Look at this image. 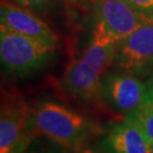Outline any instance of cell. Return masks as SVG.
Segmentation results:
<instances>
[{
	"mask_svg": "<svg viewBox=\"0 0 153 153\" xmlns=\"http://www.w3.org/2000/svg\"><path fill=\"white\" fill-rule=\"evenodd\" d=\"M114 65L123 73L137 77L153 73V22L121 39L117 44Z\"/></svg>",
	"mask_w": 153,
	"mask_h": 153,
	"instance_id": "5",
	"label": "cell"
},
{
	"mask_svg": "<svg viewBox=\"0 0 153 153\" xmlns=\"http://www.w3.org/2000/svg\"><path fill=\"white\" fill-rule=\"evenodd\" d=\"M14 4L27 8L32 11H45L49 10L57 2V0H9Z\"/></svg>",
	"mask_w": 153,
	"mask_h": 153,
	"instance_id": "11",
	"label": "cell"
},
{
	"mask_svg": "<svg viewBox=\"0 0 153 153\" xmlns=\"http://www.w3.org/2000/svg\"><path fill=\"white\" fill-rule=\"evenodd\" d=\"M76 153H114L105 144L102 145H94V146H88V148H81L77 150Z\"/></svg>",
	"mask_w": 153,
	"mask_h": 153,
	"instance_id": "14",
	"label": "cell"
},
{
	"mask_svg": "<svg viewBox=\"0 0 153 153\" xmlns=\"http://www.w3.org/2000/svg\"><path fill=\"white\" fill-rule=\"evenodd\" d=\"M31 109L14 92H6L0 109V153H26L34 140L30 127Z\"/></svg>",
	"mask_w": 153,
	"mask_h": 153,
	"instance_id": "4",
	"label": "cell"
},
{
	"mask_svg": "<svg viewBox=\"0 0 153 153\" xmlns=\"http://www.w3.org/2000/svg\"><path fill=\"white\" fill-rule=\"evenodd\" d=\"M148 91L142 104L133 114L125 118L134 121L146 135L153 145V79L148 83Z\"/></svg>",
	"mask_w": 153,
	"mask_h": 153,
	"instance_id": "10",
	"label": "cell"
},
{
	"mask_svg": "<svg viewBox=\"0 0 153 153\" xmlns=\"http://www.w3.org/2000/svg\"><path fill=\"white\" fill-rule=\"evenodd\" d=\"M0 22L1 27L8 31L58 45L57 35L47 23L34 15L32 10L9 0H1Z\"/></svg>",
	"mask_w": 153,
	"mask_h": 153,
	"instance_id": "8",
	"label": "cell"
},
{
	"mask_svg": "<svg viewBox=\"0 0 153 153\" xmlns=\"http://www.w3.org/2000/svg\"><path fill=\"white\" fill-rule=\"evenodd\" d=\"M103 143L114 153H153L144 131L127 118L110 126Z\"/></svg>",
	"mask_w": 153,
	"mask_h": 153,
	"instance_id": "9",
	"label": "cell"
},
{
	"mask_svg": "<svg viewBox=\"0 0 153 153\" xmlns=\"http://www.w3.org/2000/svg\"><path fill=\"white\" fill-rule=\"evenodd\" d=\"M33 137H45L67 150H78L86 142L93 126L86 117L52 101H43L31 109Z\"/></svg>",
	"mask_w": 153,
	"mask_h": 153,
	"instance_id": "2",
	"label": "cell"
},
{
	"mask_svg": "<svg viewBox=\"0 0 153 153\" xmlns=\"http://www.w3.org/2000/svg\"><path fill=\"white\" fill-rule=\"evenodd\" d=\"M148 85L137 76L127 73H111L103 76L101 94L105 101L126 117L142 104Z\"/></svg>",
	"mask_w": 153,
	"mask_h": 153,
	"instance_id": "7",
	"label": "cell"
},
{
	"mask_svg": "<svg viewBox=\"0 0 153 153\" xmlns=\"http://www.w3.org/2000/svg\"><path fill=\"white\" fill-rule=\"evenodd\" d=\"M137 10L153 18V0H125Z\"/></svg>",
	"mask_w": 153,
	"mask_h": 153,
	"instance_id": "13",
	"label": "cell"
},
{
	"mask_svg": "<svg viewBox=\"0 0 153 153\" xmlns=\"http://www.w3.org/2000/svg\"><path fill=\"white\" fill-rule=\"evenodd\" d=\"M118 42L95 24L88 48L68 66L64 75L62 85L66 91L85 102L98 98L104 71L114 64Z\"/></svg>",
	"mask_w": 153,
	"mask_h": 153,
	"instance_id": "1",
	"label": "cell"
},
{
	"mask_svg": "<svg viewBox=\"0 0 153 153\" xmlns=\"http://www.w3.org/2000/svg\"><path fill=\"white\" fill-rule=\"evenodd\" d=\"M57 45L0 28L1 65L13 76H26L41 69L53 56Z\"/></svg>",
	"mask_w": 153,
	"mask_h": 153,
	"instance_id": "3",
	"label": "cell"
},
{
	"mask_svg": "<svg viewBox=\"0 0 153 153\" xmlns=\"http://www.w3.org/2000/svg\"><path fill=\"white\" fill-rule=\"evenodd\" d=\"M152 79H153V73H152Z\"/></svg>",
	"mask_w": 153,
	"mask_h": 153,
	"instance_id": "15",
	"label": "cell"
},
{
	"mask_svg": "<svg viewBox=\"0 0 153 153\" xmlns=\"http://www.w3.org/2000/svg\"><path fill=\"white\" fill-rule=\"evenodd\" d=\"M67 149L62 148L57 143L49 141V142H38L34 144L26 153H67Z\"/></svg>",
	"mask_w": 153,
	"mask_h": 153,
	"instance_id": "12",
	"label": "cell"
},
{
	"mask_svg": "<svg viewBox=\"0 0 153 153\" xmlns=\"http://www.w3.org/2000/svg\"><path fill=\"white\" fill-rule=\"evenodd\" d=\"M97 25L117 41L126 38L153 18L137 10L125 0H93Z\"/></svg>",
	"mask_w": 153,
	"mask_h": 153,
	"instance_id": "6",
	"label": "cell"
},
{
	"mask_svg": "<svg viewBox=\"0 0 153 153\" xmlns=\"http://www.w3.org/2000/svg\"><path fill=\"white\" fill-rule=\"evenodd\" d=\"M151 79H152V78H151Z\"/></svg>",
	"mask_w": 153,
	"mask_h": 153,
	"instance_id": "16",
	"label": "cell"
}]
</instances>
